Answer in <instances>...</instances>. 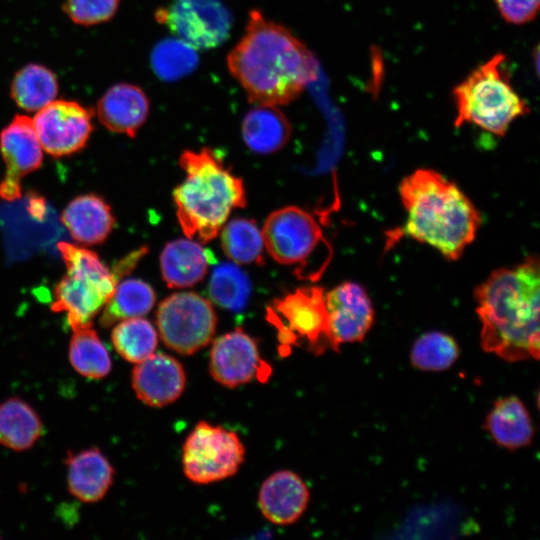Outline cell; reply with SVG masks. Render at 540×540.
<instances>
[{"mask_svg":"<svg viewBox=\"0 0 540 540\" xmlns=\"http://www.w3.org/2000/svg\"><path fill=\"white\" fill-rule=\"evenodd\" d=\"M119 0H66L65 11L77 24L94 25L109 20Z\"/></svg>","mask_w":540,"mask_h":540,"instance_id":"obj_33","label":"cell"},{"mask_svg":"<svg viewBox=\"0 0 540 540\" xmlns=\"http://www.w3.org/2000/svg\"><path fill=\"white\" fill-rule=\"evenodd\" d=\"M156 322L164 344L182 355H191L212 340L217 317L211 303L194 292H178L158 306Z\"/></svg>","mask_w":540,"mask_h":540,"instance_id":"obj_9","label":"cell"},{"mask_svg":"<svg viewBox=\"0 0 540 540\" xmlns=\"http://www.w3.org/2000/svg\"><path fill=\"white\" fill-rule=\"evenodd\" d=\"M155 300L153 288L141 279L118 282L103 307L100 324L107 328L125 319L141 317L153 308Z\"/></svg>","mask_w":540,"mask_h":540,"instance_id":"obj_25","label":"cell"},{"mask_svg":"<svg viewBox=\"0 0 540 540\" xmlns=\"http://www.w3.org/2000/svg\"><path fill=\"white\" fill-rule=\"evenodd\" d=\"M242 136L250 150L270 154L289 141L291 126L277 106L258 105L245 115Z\"/></svg>","mask_w":540,"mask_h":540,"instance_id":"obj_23","label":"cell"},{"mask_svg":"<svg viewBox=\"0 0 540 540\" xmlns=\"http://www.w3.org/2000/svg\"><path fill=\"white\" fill-rule=\"evenodd\" d=\"M265 363L257 342L242 329L218 337L210 352L209 370L219 384L235 388L254 379Z\"/></svg>","mask_w":540,"mask_h":540,"instance_id":"obj_15","label":"cell"},{"mask_svg":"<svg viewBox=\"0 0 540 540\" xmlns=\"http://www.w3.org/2000/svg\"><path fill=\"white\" fill-rule=\"evenodd\" d=\"M43 150L54 157L81 150L92 132L91 112L74 101L54 100L33 119Z\"/></svg>","mask_w":540,"mask_h":540,"instance_id":"obj_12","label":"cell"},{"mask_svg":"<svg viewBox=\"0 0 540 540\" xmlns=\"http://www.w3.org/2000/svg\"><path fill=\"white\" fill-rule=\"evenodd\" d=\"M227 65L249 100L267 106L293 101L319 72L306 45L257 10L250 12L245 34L230 51Z\"/></svg>","mask_w":540,"mask_h":540,"instance_id":"obj_1","label":"cell"},{"mask_svg":"<svg viewBox=\"0 0 540 540\" xmlns=\"http://www.w3.org/2000/svg\"><path fill=\"white\" fill-rule=\"evenodd\" d=\"M43 434L36 411L20 398L0 404V444L14 451L31 448Z\"/></svg>","mask_w":540,"mask_h":540,"instance_id":"obj_24","label":"cell"},{"mask_svg":"<svg viewBox=\"0 0 540 540\" xmlns=\"http://www.w3.org/2000/svg\"><path fill=\"white\" fill-rule=\"evenodd\" d=\"M539 260L494 270L475 290L484 351L508 362L539 358Z\"/></svg>","mask_w":540,"mask_h":540,"instance_id":"obj_2","label":"cell"},{"mask_svg":"<svg viewBox=\"0 0 540 540\" xmlns=\"http://www.w3.org/2000/svg\"><path fill=\"white\" fill-rule=\"evenodd\" d=\"M65 462L68 490L75 498L93 503L106 495L113 483L114 469L99 449L69 452Z\"/></svg>","mask_w":540,"mask_h":540,"instance_id":"obj_19","label":"cell"},{"mask_svg":"<svg viewBox=\"0 0 540 540\" xmlns=\"http://www.w3.org/2000/svg\"><path fill=\"white\" fill-rule=\"evenodd\" d=\"M58 249L66 266V273L54 289V312H66L72 330L92 326L112 296L122 276L130 273L146 254L139 248L119 260L111 271L91 250L67 242H59Z\"/></svg>","mask_w":540,"mask_h":540,"instance_id":"obj_5","label":"cell"},{"mask_svg":"<svg viewBox=\"0 0 540 540\" xmlns=\"http://www.w3.org/2000/svg\"><path fill=\"white\" fill-rule=\"evenodd\" d=\"M505 60L504 54H495L453 89L455 126L470 123L503 136L517 118L529 112L526 101L510 83Z\"/></svg>","mask_w":540,"mask_h":540,"instance_id":"obj_6","label":"cell"},{"mask_svg":"<svg viewBox=\"0 0 540 540\" xmlns=\"http://www.w3.org/2000/svg\"><path fill=\"white\" fill-rule=\"evenodd\" d=\"M69 361L76 372L89 379H101L112 368L110 355L92 326L73 330Z\"/></svg>","mask_w":540,"mask_h":540,"instance_id":"obj_27","label":"cell"},{"mask_svg":"<svg viewBox=\"0 0 540 540\" xmlns=\"http://www.w3.org/2000/svg\"><path fill=\"white\" fill-rule=\"evenodd\" d=\"M399 195L407 212L400 234L457 260L475 239L481 217L470 199L439 172L421 168L406 176ZM397 236V237H399Z\"/></svg>","mask_w":540,"mask_h":540,"instance_id":"obj_3","label":"cell"},{"mask_svg":"<svg viewBox=\"0 0 540 540\" xmlns=\"http://www.w3.org/2000/svg\"><path fill=\"white\" fill-rule=\"evenodd\" d=\"M309 498V490L297 474L279 471L263 482L258 504L268 521L276 525H289L305 512Z\"/></svg>","mask_w":540,"mask_h":540,"instance_id":"obj_17","label":"cell"},{"mask_svg":"<svg viewBox=\"0 0 540 540\" xmlns=\"http://www.w3.org/2000/svg\"><path fill=\"white\" fill-rule=\"evenodd\" d=\"M61 221L75 241L88 246L102 243L115 225L110 206L95 194L74 198L63 210Z\"/></svg>","mask_w":540,"mask_h":540,"instance_id":"obj_20","label":"cell"},{"mask_svg":"<svg viewBox=\"0 0 540 540\" xmlns=\"http://www.w3.org/2000/svg\"><path fill=\"white\" fill-rule=\"evenodd\" d=\"M213 260V254L193 239H176L161 253L162 277L172 288L193 286L203 279Z\"/></svg>","mask_w":540,"mask_h":540,"instance_id":"obj_21","label":"cell"},{"mask_svg":"<svg viewBox=\"0 0 540 540\" xmlns=\"http://www.w3.org/2000/svg\"><path fill=\"white\" fill-rule=\"evenodd\" d=\"M42 146L33 119L17 115L0 134V151L6 164L0 182V197L15 201L21 197V179L37 170L43 159Z\"/></svg>","mask_w":540,"mask_h":540,"instance_id":"obj_13","label":"cell"},{"mask_svg":"<svg viewBox=\"0 0 540 540\" xmlns=\"http://www.w3.org/2000/svg\"><path fill=\"white\" fill-rule=\"evenodd\" d=\"M179 163L186 176L173 192L178 221L188 238L208 242L219 234L233 209L245 206L243 181L209 148L186 150Z\"/></svg>","mask_w":540,"mask_h":540,"instance_id":"obj_4","label":"cell"},{"mask_svg":"<svg viewBox=\"0 0 540 540\" xmlns=\"http://www.w3.org/2000/svg\"><path fill=\"white\" fill-rule=\"evenodd\" d=\"M502 18L508 23L523 25L536 17L540 0H495Z\"/></svg>","mask_w":540,"mask_h":540,"instance_id":"obj_34","label":"cell"},{"mask_svg":"<svg viewBox=\"0 0 540 540\" xmlns=\"http://www.w3.org/2000/svg\"><path fill=\"white\" fill-rule=\"evenodd\" d=\"M186 375L182 364L164 353H153L136 363L132 372V388L137 398L151 407H163L183 393Z\"/></svg>","mask_w":540,"mask_h":540,"instance_id":"obj_16","label":"cell"},{"mask_svg":"<svg viewBox=\"0 0 540 540\" xmlns=\"http://www.w3.org/2000/svg\"><path fill=\"white\" fill-rule=\"evenodd\" d=\"M485 429L501 447L515 450L531 444L534 427L529 411L517 396L498 399L485 419Z\"/></svg>","mask_w":540,"mask_h":540,"instance_id":"obj_22","label":"cell"},{"mask_svg":"<svg viewBox=\"0 0 540 540\" xmlns=\"http://www.w3.org/2000/svg\"><path fill=\"white\" fill-rule=\"evenodd\" d=\"M57 92L55 75L38 64H29L19 70L11 85L13 100L27 111H39L55 100Z\"/></svg>","mask_w":540,"mask_h":540,"instance_id":"obj_26","label":"cell"},{"mask_svg":"<svg viewBox=\"0 0 540 540\" xmlns=\"http://www.w3.org/2000/svg\"><path fill=\"white\" fill-rule=\"evenodd\" d=\"M208 293L218 306L240 311L248 303L251 282L247 274L235 264L222 263L212 272Z\"/></svg>","mask_w":540,"mask_h":540,"instance_id":"obj_30","label":"cell"},{"mask_svg":"<svg viewBox=\"0 0 540 540\" xmlns=\"http://www.w3.org/2000/svg\"><path fill=\"white\" fill-rule=\"evenodd\" d=\"M156 19L195 49L223 43L231 29V14L222 0H171Z\"/></svg>","mask_w":540,"mask_h":540,"instance_id":"obj_11","label":"cell"},{"mask_svg":"<svg viewBox=\"0 0 540 540\" xmlns=\"http://www.w3.org/2000/svg\"><path fill=\"white\" fill-rule=\"evenodd\" d=\"M244 456L245 448L235 432L202 421L184 443L183 470L194 483L217 482L233 476Z\"/></svg>","mask_w":540,"mask_h":540,"instance_id":"obj_8","label":"cell"},{"mask_svg":"<svg viewBox=\"0 0 540 540\" xmlns=\"http://www.w3.org/2000/svg\"><path fill=\"white\" fill-rule=\"evenodd\" d=\"M331 348L362 341L371 329L375 313L370 297L356 282H345L325 294Z\"/></svg>","mask_w":540,"mask_h":540,"instance_id":"obj_14","label":"cell"},{"mask_svg":"<svg viewBox=\"0 0 540 540\" xmlns=\"http://www.w3.org/2000/svg\"><path fill=\"white\" fill-rule=\"evenodd\" d=\"M151 63L162 79L175 80L190 73L196 66L195 48L181 39L160 42L153 50Z\"/></svg>","mask_w":540,"mask_h":540,"instance_id":"obj_32","label":"cell"},{"mask_svg":"<svg viewBox=\"0 0 540 540\" xmlns=\"http://www.w3.org/2000/svg\"><path fill=\"white\" fill-rule=\"evenodd\" d=\"M268 321L278 330L283 344L307 342L308 348L320 354L331 348L325 293L319 286L300 287L274 300L267 309Z\"/></svg>","mask_w":540,"mask_h":540,"instance_id":"obj_7","label":"cell"},{"mask_svg":"<svg viewBox=\"0 0 540 540\" xmlns=\"http://www.w3.org/2000/svg\"><path fill=\"white\" fill-rule=\"evenodd\" d=\"M111 338L117 353L130 363H139L155 352L158 335L153 325L141 317L122 320Z\"/></svg>","mask_w":540,"mask_h":540,"instance_id":"obj_29","label":"cell"},{"mask_svg":"<svg viewBox=\"0 0 540 540\" xmlns=\"http://www.w3.org/2000/svg\"><path fill=\"white\" fill-rule=\"evenodd\" d=\"M262 236L265 248L275 261L298 265L302 270L320 243H327L316 219L297 206L272 212L263 225Z\"/></svg>","mask_w":540,"mask_h":540,"instance_id":"obj_10","label":"cell"},{"mask_svg":"<svg viewBox=\"0 0 540 540\" xmlns=\"http://www.w3.org/2000/svg\"><path fill=\"white\" fill-rule=\"evenodd\" d=\"M221 230V247L228 258L239 264L263 262L262 231L254 220L236 218L225 223Z\"/></svg>","mask_w":540,"mask_h":540,"instance_id":"obj_28","label":"cell"},{"mask_svg":"<svg viewBox=\"0 0 540 540\" xmlns=\"http://www.w3.org/2000/svg\"><path fill=\"white\" fill-rule=\"evenodd\" d=\"M98 117L110 131L135 137L149 113V101L141 88L121 83L112 86L98 102Z\"/></svg>","mask_w":540,"mask_h":540,"instance_id":"obj_18","label":"cell"},{"mask_svg":"<svg viewBox=\"0 0 540 540\" xmlns=\"http://www.w3.org/2000/svg\"><path fill=\"white\" fill-rule=\"evenodd\" d=\"M459 354V346L454 338L440 331H430L413 343L410 360L421 371L439 372L450 368Z\"/></svg>","mask_w":540,"mask_h":540,"instance_id":"obj_31","label":"cell"}]
</instances>
